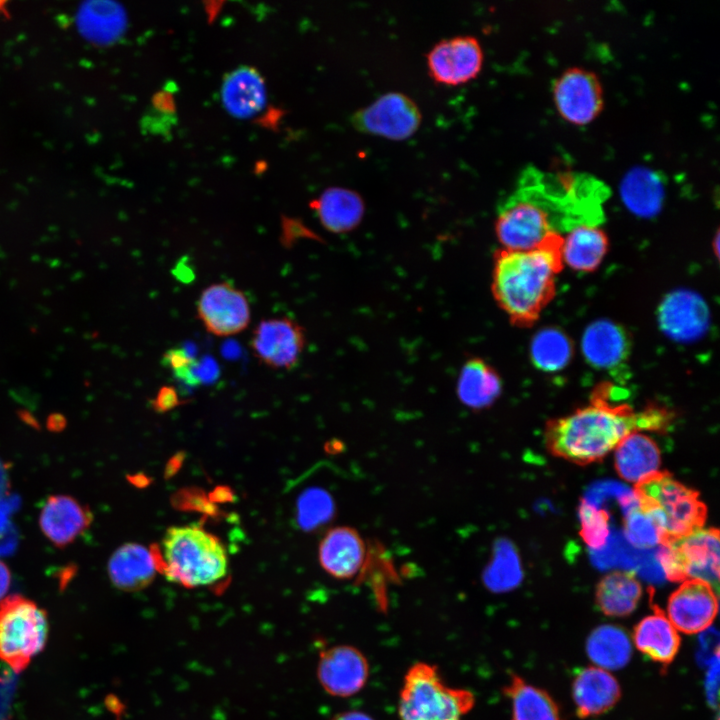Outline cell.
Returning <instances> with one entry per match:
<instances>
[{"label": "cell", "instance_id": "obj_7", "mask_svg": "<svg viewBox=\"0 0 720 720\" xmlns=\"http://www.w3.org/2000/svg\"><path fill=\"white\" fill-rule=\"evenodd\" d=\"M557 223L550 208L521 186L499 206L495 231L503 249L528 250L560 233Z\"/></svg>", "mask_w": 720, "mask_h": 720}, {"label": "cell", "instance_id": "obj_29", "mask_svg": "<svg viewBox=\"0 0 720 720\" xmlns=\"http://www.w3.org/2000/svg\"><path fill=\"white\" fill-rule=\"evenodd\" d=\"M504 693L511 703L512 720H562L551 696L518 675H511Z\"/></svg>", "mask_w": 720, "mask_h": 720}, {"label": "cell", "instance_id": "obj_33", "mask_svg": "<svg viewBox=\"0 0 720 720\" xmlns=\"http://www.w3.org/2000/svg\"><path fill=\"white\" fill-rule=\"evenodd\" d=\"M333 502L327 492L313 488L304 492L298 501L297 519L305 529L325 523L333 514Z\"/></svg>", "mask_w": 720, "mask_h": 720}, {"label": "cell", "instance_id": "obj_41", "mask_svg": "<svg viewBox=\"0 0 720 720\" xmlns=\"http://www.w3.org/2000/svg\"><path fill=\"white\" fill-rule=\"evenodd\" d=\"M11 573L8 566L0 561V600L6 597V593L10 587Z\"/></svg>", "mask_w": 720, "mask_h": 720}, {"label": "cell", "instance_id": "obj_6", "mask_svg": "<svg viewBox=\"0 0 720 720\" xmlns=\"http://www.w3.org/2000/svg\"><path fill=\"white\" fill-rule=\"evenodd\" d=\"M45 610L21 595L0 600V660L14 672L23 671L47 641Z\"/></svg>", "mask_w": 720, "mask_h": 720}, {"label": "cell", "instance_id": "obj_2", "mask_svg": "<svg viewBox=\"0 0 720 720\" xmlns=\"http://www.w3.org/2000/svg\"><path fill=\"white\" fill-rule=\"evenodd\" d=\"M563 240L560 233H552L535 248L496 253L492 291L514 325H532L553 299L556 276L564 266Z\"/></svg>", "mask_w": 720, "mask_h": 720}, {"label": "cell", "instance_id": "obj_31", "mask_svg": "<svg viewBox=\"0 0 720 720\" xmlns=\"http://www.w3.org/2000/svg\"><path fill=\"white\" fill-rule=\"evenodd\" d=\"M500 392V378L486 362L473 359L464 365L458 379L457 393L467 407L486 408L495 401Z\"/></svg>", "mask_w": 720, "mask_h": 720}, {"label": "cell", "instance_id": "obj_43", "mask_svg": "<svg viewBox=\"0 0 720 720\" xmlns=\"http://www.w3.org/2000/svg\"><path fill=\"white\" fill-rule=\"evenodd\" d=\"M3 4H4V2H0V11L3 9V7H2Z\"/></svg>", "mask_w": 720, "mask_h": 720}, {"label": "cell", "instance_id": "obj_18", "mask_svg": "<svg viewBox=\"0 0 720 720\" xmlns=\"http://www.w3.org/2000/svg\"><path fill=\"white\" fill-rule=\"evenodd\" d=\"M367 548L354 528L340 526L330 529L319 545V561L332 577L341 580L356 576L366 559Z\"/></svg>", "mask_w": 720, "mask_h": 720}, {"label": "cell", "instance_id": "obj_12", "mask_svg": "<svg viewBox=\"0 0 720 720\" xmlns=\"http://www.w3.org/2000/svg\"><path fill=\"white\" fill-rule=\"evenodd\" d=\"M552 95L562 119L577 126L592 122L603 107L602 87L597 76L579 67L560 74L553 83Z\"/></svg>", "mask_w": 720, "mask_h": 720}, {"label": "cell", "instance_id": "obj_32", "mask_svg": "<svg viewBox=\"0 0 720 720\" xmlns=\"http://www.w3.org/2000/svg\"><path fill=\"white\" fill-rule=\"evenodd\" d=\"M573 353L572 343L565 333L557 328H545L535 334L530 345V356L534 365L547 372L563 369Z\"/></svg>", "mask_w": 720, "mask_h": 720}, {"label": "cell", "instance_id": "obj_35", "mask_svg": "<svg viewBox=\"0 0 720 720\" xmlns=\"http://www.w3.org/2000/svg\"><path fill=\"white\" fill-rule=\"evenodd\" d=\"M625 535L637 547L649 548L662 543V534L655 520L637 506L624 519Z\"/></svg>", "mask_w": 720, "mask_h": 720}, {"label": "cell", "instance_id": "obj_27", "mask_svg": "<svg viewBox=\"0 0 720 720\" xmlns=\"http://www.w3.org/2000/svg\"><path fill=\"white\" fill-rule=\"evenodd\" d=\"M324 227L333 232H344L353 228L360 221L364 204L360 195L347 188L331 187L326 189L313 202Z\"/></svg>", "mask_w": 720, "mask_h": 720}, {"label": "cell", "instance_id": "obj_38", "mask_svg": "<svg viewBox=\"0 0 720 720\" xmlns=\"http://www.w3.org/2000/svg\"><path fill=\"white\" fill-rule=\"evenodd\" d=\"M698 655L701 661L707 665L718 656V634L711 627L702 631Z\"/></svg>", "mask_w": 720, "mask_h": 720}, {"label": "cell", "instance_id": "obj_5", "mask_svg": "<svg viewBox=\"0 0 720 720\" xmlns=\"http://www.w3.org/2000/svg\"><path fill=\"white\" fill-rule=\"evenodd\" d=\"M475 705L473 692L447 685L436 665L413 664L399 694L401 720H462Z\"/></svg>", "mask_w": 720, "mask_h": 720}, {"label": "cell", "instance_id": "obj_16", "mask_svg": "<svg viewBox=\"0 0 720 720\" xmlns=\"http://www.w3.org/2000/svg\"><path fill=\"white\" fill-rule=\"evenodd\" d=\"M663 332L676 341L688 342L702 336L708 327L709 311L697 294L677 290L667 295L658 309Z\"/></svg>", "mask_w": 720, "mask_h": 720}, {"label": "cell", "instance_id": "obj_17", "mask_svg": "<svg viewBox=\"0 0 720 720\" xmlns=\"http://www.w3.org/2000/svg\"><path fill=\"white\" fill-rule=\"evenodd\" d=\"M92 520L91 511L75 498L53 495L41 508L39 525L51 543L65 547L87 530Z\"/></svg>", "mask_w": 720, "mask_h": 720}, {"label": "cell", "instance_id": "obj_8", "mask_svg": "<svg viewBox=\"0 0 720 720\" xmlns=\"http://www.w3.org/2000/svg\"><path fill=\"white\" fill-rule=\"evenodd\" d=\"M658 561L673 582L699 580L718 591L719 531L700 528L661 545Z\"/></svg>", "mask_w": 720, "mask_h": 720}, {"label": "cell", "instance_id": "obj_1", "mask_svg": "<svg viewBox=\"0 0 720 720\" xmlns=\"http://www.w3.org/2000/svg\"><path fill=\"white\" fill-rule=\"evenodd\" d=\"M615 387L601 383L589 404L571 414L549 420L544 429L547 450L578 465L602 460L632 432H665L674 420L671 410L649 405L641 411L613 398Z\"/></svg>", "mask_w": 720, "mask_h": 720}, {"label": "cell", "instance_id": "obj_26", "mask_svg": "<svg viewBox=\"0 0 720 720\" xmlns=\"http://www.w3.org/2000/svg\"><path fill=\"white\" fill-rule=\"evenodd\" d=\"M664 182L656 171L636 167L628 171L620 184V194L625 206L635 215L649 217L662 207Z\"/></svg>", "mask_w": 720, "mask_h": 720}, {"label": "cell", "instance_id": "obj_3", "mask_svg": "<svg viewBox=\"0 0 720 720\" xmlns=\"http://www.w3.org/2000/svg\"><path fill=\"white\" fill-rule=\"evenodd\" d=\"M158 568L168 580L194 588L218 582L227 573L228 558L217 537L197 526L169 528L156 553Z\"/></svg>", "mask_w": 720, "mask_h": 720}, {"label": "cell", "instance_id": "obj_25", "mask_svg": "<svg viewBox=\"0 0 720 720\" xmlns=\"http://www.w3.org/2000/svg\"><path fill=\"white\" fill-rule=\"evenodd\" d=\"M608 237L596 224L583 223L563 240V261L575 271H595L608 250Z\"/></svg>", "mask_w": 720, "mask_h": 720}, {"label": "cell", "instance_id": "obj_22", "mask_svg": "<svg viewBox=\"0 0 720 720\" xmlns=\"http://www.w3.org/2000/svg\"><path fill=\"white\" fill-rule=\"evenodd\" d=\"M582 352L593 367L615 369L627 359L630 341L626 331L609 320L591 323L582 337Z\"/></svg>", "mask_w": 720, "mask_h": 720}, {"label": "cell", "instance_id": "obj_11", "mask_svg": "<svg viewBox=\"0 0 720 720\" xmlns=\"http://www.w3.org/2000/svg\"><path fill=\"white\" fill-rule=\"evenodd\" d=\"M305 344L304 328L289 317L262 319L253 329L249 341L254 357L276 370L294 368Z\"/></svg>", "mask_w": 720, "mask_h": 720}, {"label": "cell", "instance_id": "obj_24", "mask_svg": "<svg viewBox=\"0 0 720 720\" xmlns=\"http://www.w3.org/2000/svg\"><path fill=\"white\" fill-rule=\"evenodd\" d=\"M614 450L616 472L628 482L638 484L660 471L659 447L642 432L628 434Z\"/></svg>", "mask_w": 720, "mask_h": 720}, {"label": "cell", "instance_id": "obj_39", "mask_svg": "<svg viewBox=\"0 0 720 720\" xmlns=\"http://www.w3.org/2000/svg\"><path fill=\"white\" fill-rule=\"evenodd\" d=\"M181 403L178 393L173 386H162L156 397L152 400V407L158 412H165L175 408Z\"/></svg>", "mask_w": 720, "mask_h": 720}, {"label": "cell", "instance_id": "obj_13", "mask_svg": "<svg viewBox=\"0 0 720 720\" xmlns=\"http://www.w3.org/2000/svg\"><path fill=\"white\" fill-rule=\"evenodd\" d=\"M483 51L469 35L443 39L427 55L428 71L434 81L456 86L474 79L481 71Z\"/></svg>", "mask_w": 720, "mask_h": 720}, {"label": "cell", "instance_id": "obj_19", "mask_svg": "<svg viewBox=\"0 0 720 720\" xmlns=\"http://www.w3.org/2000/svg\"><path fill=\"white\" fill-rule=\"evenodd\" d=\"M621 690L616 678L607 670L588 666L576 670L572 697L580 718L599 716L619 700Z\"/></svg>", "mask_w": 720, "mask_h": 720}, {"label": "cell", "instance_id": "obj_10", "mask_svg": "<svg viewBox=\"0 0 720 720\" xmlns=\"http://www.w3.org/2000/svg\"><path fill=\"white\" fill-rule=\"evenodd\" d=\"M352 125L360 132L392 140L405 139L418 129L421 113L415 102L400 92H389L356 111Z\"/></svg>", "mask_w": 720, "mask_h": 720}, {"label": "cell", "instance_id": "obj_4", "mask_svg": "<svg viewBox=\"0 0 720 720\" xmlns=\"http://www.w3.org/2000/svg\"><path fill=\"white\" fill-rule=\"evenodd\" d=\"M638 507L649 514L662 534V544L704 526L707 507L698 491L667 471H659L634 486Z\"/></svg>", "mask_w": 720, "mask_h": 720}, {"label": "cell", "instance_id": "obj_42", "mask_svg": "<svg viewBox=\"0 0 720 720\" xmlns=\"http://www.w3.org/2000/svg\"><path fill=\"white\" fill-rule=\"evenodd\" d=\"M330 720H374L370 715L362 711H345L334 715Z\"/></svg>", "mask_w": 720, "mask_h": 720}, {"label": "cell", "instance_id": "obj_20", "mask_svg": "<svg viewBox=\"0 0 720 720\" xmlns=\"http://www.w3.org/2000/svg\"><path fill=\"white\" fill-rule=\"evenodd\" d=\"M158 570L156 553L137 543L120 546L111 555L107 564V572L112 584L128 592L148 586Z\"/></svg>", "mask_w": 720, "mask_h": 720}, {"label": "cell", "instance_id": "obj_36", "mask_svg": "<svg viewBox=\"0 0 720 720\" xmlns=\"http://www.w3.org/2000/svg\"><path fill=\"white\" fill-rule=\"evenodd\" d=\"M513 563V558L511 559V554L505 550V545L498 549L493 562L484 574L486 586L497 592L513 588L519 580L518 569L512 568Z\"/></svg>", "mask_w": 720, "mask_h": 720}, {"label": "cell", "instance_id": "obj_37", "mask_svg": "<svg viewBox=\"0 0 720 720\" xmlns=\"http://www.w3.org/2000/svg\"><path fill=\"white\" fill-rule=\"evenodd\" d=\"M162 362L175 378L187 385L195 386L201 382L197 375L196 359L185 349L174 347L167 350L163 354Z\"/></svg>", "mask_w": 720, "mask_h": 720}, {"label": "cell", "instance_id": "obj_23", "mask_svg": "<svg viewBox=\"0 0 720 720\" xmlns=\"http://www.w3.org/2000/svg\"><path fill=\"white\" fill-rule=\"evenodd\" d=\"M635 647L646 657L663 666L669 665L680 647L678 630L658 606L635 626Z\"/></svg>", "mask_w": 720, "mask_h": 720}, {"label": "cell", "instance_id": "obj_15", "mask_svg": "<svg viewBox=\"0 0 720 720\" xmlns=\"http://www.w3.org/2000/svg\"><path fill=\"white\" fill-rule=\"evenodd\" d=\"M717 611V590L703 581L686 580L669 596L665 614L678 632L696 634L711 627Z\"/></svg>", "mask_w": 720, "mask_h": 720}, {"label": "cell", "instance_id": "obj_14", "mask_svg": "<svg viewBox=\"0 0 720 720\" xmlns=\"http://www.w3.org/2000/svg\"><path fill=\"white\" fill-rule=\"evenodd\" d=\"M317 676L322 688L335 697H350L362 690L369 677V664L356 647L338 645L323 650Z\"/></svg>", "mask_w": 720, "mask_h": 720}, {"label": "cell", "instance_id": "obj_21", "mask_svg": "<svg viewBox=\"0 0 720 720\" xmlns=\"http://www.w3.org/2000/svg\"><path fill=\"white\" fill-rule=\"evenodd\" d=\"M221 99L225 110L234 118H252L264 109L267 102L264 79L254 68L239 67L225 77Z\"/></svg>", "mask_w": 720, "mask_h": 720}, {"label": "cell", "instance_id": "obj_9", "mask_svg": "<svg viewBox=\"0 0 720 720\" xmlns=\"http://www.w3.org/2000/svg\"><path fill=\"white\" fill-rule=\"evenodd\" d=\"M196 312L206 331L217 337L239 334L251 322L247 295L229 282L205 287L197 300Z\"/></svg>", "mask_w": 720, "mask_h": 720}, {"label": "cell", "instance_id": "obj_28", "mask_svg": "<svg viewBox=\"0 0 720 720\" xmlns=\"http://www.w3.org/2000/svg\"><path fill=\"white\" fill-rule=\"evenodd\" d=\"M641 596L642 587L634 573L615 571L600 580L595 600L603 614L624 617L636 609Z\"/></svg>", "mask_w": 720, "mask_h": 720}, {"label": "cell", "instance_id": "obj_34", "mask_svg": "<svg viewBox=\"0 0 720 720\" xmlns=\"http://www.w3.org/2000/svg\"><path fill=\"white\" fill-rule=\"evenodd\" d=\"M580 535L592 549L602 548L610 534L609 514L583 500L579 505Z\"/></svg>", "mask_w": 720, "mask_h": 720}, {"label": "cell", "instance_id": "obj_30", "mask_svg": "<svg viewBox=\"0 0 720 720\" xmlns=\"http://www.w3.org/2000/svg\"><path fill=\"white\" fill-rule=\"evenodd\" d=\"M586 653L594 666L607 671L617 670L630 661L632 643L622 628L605 624L594 629L589 635Z\"/></svg>", "mask_w": 720, "mask_h": 720}, {"label": "cell", "instance_id": "obj_40", "mask_svg": "<svg viewBox=\"0 0 720 720\" xmlns=\"http://www.w3.org/2000/svg\"><path fill=\"white\" fill-rule=\"evenodd\" d=\"M719 657H715L709 664L705 681L706 696L710 705L715 707L718 700Z\"/></svg>", "mask_w": 720, "mask_h": 720}]
</instances>
